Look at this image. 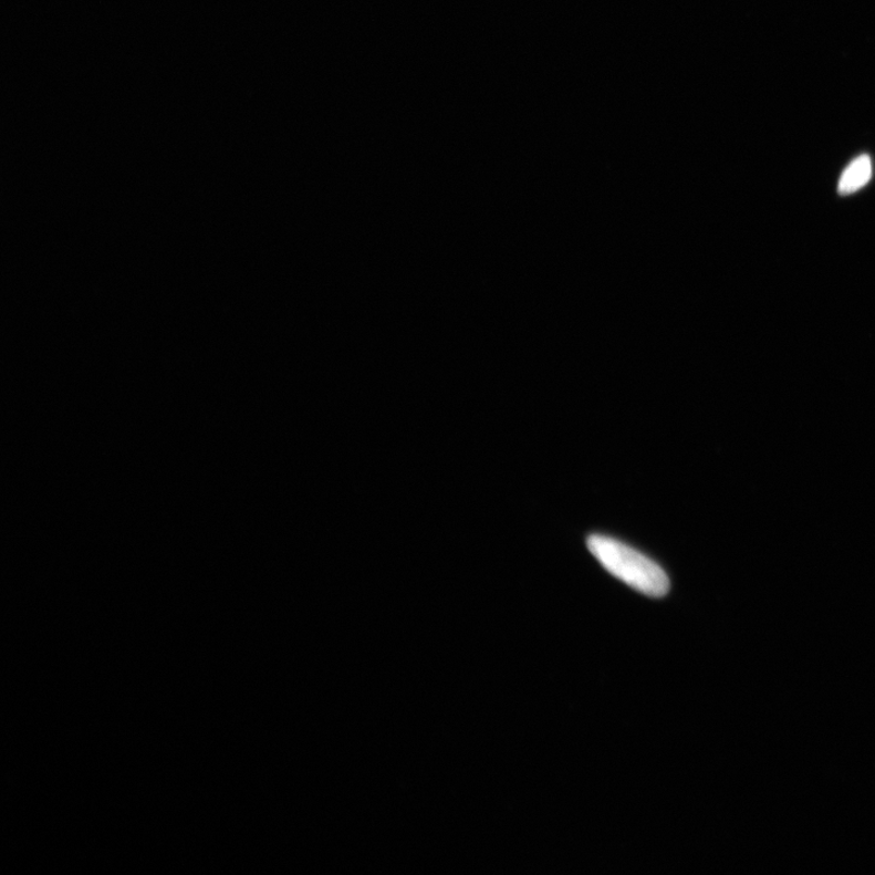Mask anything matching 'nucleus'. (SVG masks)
I'll list each match as a JSON object with an SVG mask.
<instances>
[{"label":"nucleus","instance_id":"nucleus-1","mask_svg":"<svg viewBox=\"0 0 875 875\" xmlns=\"http://www.w3.org/2000/svg\"><path fill=\"white\" fill-rule=\"evenodd\" d=\"M587 548L596 560L614 576L638 593L650 597L668 594L670 582L667 573L645 554L623 542L602 535H591Z\"/></svg>","mask_w":875,"mask_h":875},{"label":"nucleus","instance_id":"nucleus-2","mask_svg":"<svg viewBox=\"0 0 875 875\" xmlns=\"http://www.w3.org/2000/svg\"><path fill=\"white\" fill-rule=\"evenodd\" d=\"M872 174L873 167L871 157L868 155H862L855 158L854 162L845 168L837 190H840L843 196L852 195L868 184Z\"/></svg>","mask_w":875,"mask_h":875}]
</instances>
